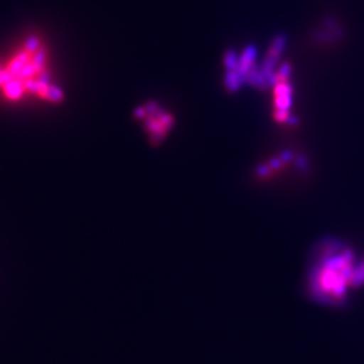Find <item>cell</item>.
Returning a JSON list of instances; mask_svg holds the SVG:
<instances>
[{
    "mask_svg": "<svg viewBox=\"0 0 364 364\" xmlns=\"http://www.w3.org/2000/svg\"><path fill=\"white\" fill-rule=\"evenodd\" d=\"M0 95L11 103L35 98L60 103L63 92L51 80L50 53L38 36H30L0 63Z\"/></svg>",
    "mask_w": 364,
    "mask_h": 364,
    "instance_id": "1",
    "label": "cell"
},
{
    "mask_svg": "<svg viewBox=\"0 0 364 364\" xmlns=\"http://www.w3.org/2000/svg\"><path fill=\"white\" fill-rule=\"evenodd\" d=\"M310 276V289L319 301L342 303L348 291L358 287V262L354 251L338 242H326L318 249Z\"/></svg>",
    "mask_w": 364,
    "mask_h": 364,
    "instance_id": "2",
    "label": "cell"
}]
</instances>
